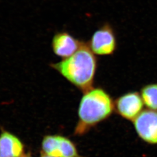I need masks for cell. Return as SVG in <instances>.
I'll use <instances>...</instances> for the list:
<instances>
[{
	"mask_svg": "<svg viewBox=\"0 0 157 157\" xmlns=\"http://www.w3.org/2000/svg\"><path fill=\"white\" fill-rule=\"evenodd\" d=\"M43 153L53 157H80L75 144L60 135H47L41 142Z\"/></svg>",
	"mask_w": 157,
	"mask_h": 157,
	"instance_id": "277c9868",
	"label": "cell"
},
{
	"mask_svg": "<svg viewBox=\"0 0 157 157\" xmlns=\"http://www.w3.org/2000/svg\"><path fill=\"white\" fill-rule=\"evenodd\" d=\"M115 109L112 98L101 88L84 92L78 108V122L75 134L82 136L109 118Z\"/></svg>",
	"mask_w": 157,
	"mask_h": 157,
	"instance_id": "7a4b0ae2",
	"label": "cell"
},
{
	"mask_svg": "<svg viewBox=\"0 0 157 157\" xmlns=\"http://www.w3.org/2000/svg\"><path fill=\"white\" fill-rule=\"evenodd\" d=\"M91 51L97 56H107L114 54L117 49V34L110 23H105L93 34L87 43Z\"/></svg>",
	"mask_w": 157,
	"mask_h": 157,
	"instance_id": "3957f363",
	"label": "cell"
},
{
	"mask_svg": "<svg viewBox=\"0 0 157 157\" xmlns=\"http://www.w3.org/2000/svg\"><path fill=\"white\" fill-rule=\"evenodd\" d=\"M144 102L137 92H129L121 96L114 102L115 109L125 119L133 121L143 111Z\"/></svg>",
	"mask_w": 157,
	"mask_h": 157,
	"instance_id": "8992f818",
	"label": "cell"
},
{
	"mask_svg": "<svg viewBox=\"0 0 157 157\" xmlns=\"http://www.w3.org/2000/svg\"><path fill=\"white\" fill-rule=\"evenodd\" d=\"M135 130L141 140L157 144V111L143 110L133 121Z\"/></svg>",
	"mask_w": 157,
	"mask_h": 157,
	"instance_id": "5b68a950",
	"label": "cell"
},
{
	"mask_svg": "<svg viewBox=\"0 0 157 157\" xmlns=\"http://www.w3.org/2000/svg\"><path fill=\"white\" fill-rule=\"evenodd\" d=\"M83 42L76 39L70 33L61 31L54 34L52 40L51 47L56 56L65 59L78 51Z\"/></svg>",
	"mask_w": 157,
	"mask_h": 157,
	"instance_id": "52a82bcc",
	"label": "cell"
},
{
	"mask_svg": "<svg viewBox=\"0 0 157 157\" xmlns=\"http://www.w3.org/2000/svg\"><path fill=\"white\" fill-rule=\"evenodd\" d=\"M141 97L148 109L157 111V83L147 84L141 90Z\"/></svg>",
	"mask_w": 157,
	"mask_h": 157,
	"instance_id": "9c48e42d",
	"label": "cell"
},
{
	"mask_svg": "<svg viewBox=\"0 0 157 157\" xmlns=\"http://www.w3.org/2000/svg\"><path fill=\"white\" fill-rule=\"evenodd\" d=\"M23 154L22 141L15 135L2 130L0 134V157H21Z\"/></svg>",
	"mask_w": 157,
	"mask_h": 157,
	"instance_id": "ba28073f",
	"label": "cell"
},
{
	"mask_svg": "<svg viewBox=\"0 0 157 157\" xmlns=\"http://www.w3.org/2000/svg\"><path fill=\"white\" fill-rule=\"evenodd\" d=\"M97 66V57L84 41L72 56L51 65L63 78L83 92L93 88Z\"/></svg>",
	"mask_w": 157,
	"mask_h": 157,
	"instance_id": "6da1fadb",
	"label": "cell"
},
{
	"mask_svg": "<svg viewBox=\"0 0 157 157\" xmlns=\"http://www.w3.org/2000/svg\"><path fill=\"white\" fill-rule=\"evenodd\" d=\"M31 157V156H30V155H23L22 157Z\"/></svg>",
	"mask_w": 157,
	"mask_h": 157,
	"instance_id": "8fae6325",
	"label": "cell"
},
{
	"mask_svg": "<svg viewBox=\"0 0 157 157\" xmlns=\"http://www.w3.org/2000/svg\"><path fill=\"white\" fill-rule=\"evenodd\" d=\"M51 157V156H49V155H46V154H43V153H42V154L41 155V157Z\"/></svg>",
	"mask_w": 157,
	"mask_h": 157,
	"instance_id": "30bf717a",
	"label": "cell"
}]
</instances>
